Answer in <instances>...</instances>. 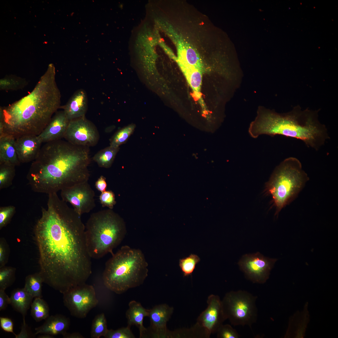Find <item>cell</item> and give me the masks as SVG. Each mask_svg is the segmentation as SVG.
Listing matches in <instances>:
<instances>
[{
    "label": "cell",
    "mask_w": 338,
    "mask_h": 338,
    "mask_svg": "<svg viewBox=\"0 0 338 338\" xmlns=\"http://www.w3.org/2000/svg\"><path fill=\"white\" fill-rule=\"evenodd\" d=\"M47 207L34 227L44 282L62 293L85 283L92 273L85 226L80 216L57 193L48 194Z\"/></svg>",
    "instance_id": "obj_1"
},
{
    "label": "cell",
    "mask_w": 338,
    "mask_h": 338,
    "mask_svg": "<svg viewBox=\"0 0 338 338\" xmlns=\"http://www.w3.org/2000/svg\"><path fill=\"white\" fill-rule=\"evenodd\" d=\"M91 161L89 147L59 140L44 144L27 176L35 192L48 194L88 181Z\"/></svg>",
    "instance_id": "obj_2"
},
{
    "label": "cell",
    "mask_w": 338,
    "mask_h": 338,
    "mask_svg": "<svg viewBox=\"0 0 338 338\" xmlns=\"http://www.w3.org/2000/svg\"><path fill=\"white\" fill-rule=\"evenodd\" d=\"M61 94L51 64L34 89L19 100L0 108V136H38L60 107Z\"/></svg>",
    "instance_id": "obj_3"
},
{
    "label": "cell",
    "mask_w": 338,
    "mask_h": 338,
    "mask_svg": "<svg viewBox=\"0 0 338 338\" xmlns=\"http://www.w3.org/2000/svg\"><path fill=\"white\" fill-rule=\"evenodd\" d=\"M318 110H302L299 106L282 114L260 108L250 125L248 133L253 138L263 135L295 138L317 151L330 138L326 126L318 119Z\"/></svg>",
    "instance_id": "obj_4"
},
{
    "label": "cell",
    "mask_w": 338,
    "mask_h": 338,
    "mask_svg": "<svg viewBox=\"0 0 338 338\" xmlns=\"http://www.w3.org/2000/svg\"><path fill=\"white\" fill-rule=\"evenodd\" d=\"M148 264L139 249L123 246L105 264L102 279L108 289L118 294L142 284L148 276Z\"/></svg>",
    "instance_id": "obj_5"
},
{
    "label": "cell",
    "mask_w": 338,
    "mask_h": 338,
    "mask_svg": "<svg viewBox=\"0 0 338 338\" xmlns=\"http://www.w3.org/2000/svg\"><path fill=\"white\" fill-rule=\"evenodd\" d=\"M126 232L123 219L112 209L101 210L92 214L85 225V234L89 253L98 259L113 249L124 239Z\"/></svg>",
    "instance_id": "obj_6"
},
{
    "label": "cell",
    "mask_w": 338,
    "mask_h": 338,
    "mask_svg": "<svg viewBox=\"0 0 338 338\" xmlns=\"http://www.w3.org/2000/svg\"><path fill=\"white\" fill-rule=\"evenodd\" d=\"M308 178L300 162L294 157L286 158L275 168L266 186L276 207L275 215L297 194Z\"/></svg>",
    "instance_id": "obj_7"
},
{
    "label": "cell",
    "mask_w": 338,
    "mask_h": 338,
    "mask_svg": "<svg viewBox=\"0 0 338 338\" xmlns=\"http://www.w3.org/2000/svg\"><path fill=\"white\" fill-rule=\"evenodd\" d=\"M257 297L243 290L231 291L222 300L226 320L234 326L247 325L251 328L258 318Z\"/></svg>",
    "instance_id": "obj_8"
},
{
    "label": "cell",
    "mask_w": 338,
    "mask_h": 338,
    "mask_svg": "<svg viewBox=\"0 0 338 338\" xmlns=\"http://www.w3.org/2000/svg\"><path fill=\"white\" fill-rule=\"evenodd\" d=\"M63 294L64 306L72 315L79 318L85 317L99 302L93 286L86 283L72 288Z\"/></svg>",
    "instance_id": "obj_9"
},
{
    "label": "cell",
    "mask_w": 338,
    "mask_h": 338,
    "mask_svg": "<svg viewBox=\"0 0 338 338\" xmlns=\"http://www.w3.org/2000/svg\"><path fill=\"white\" fill-rule=\"evenodd\" d=\"M64 138L74 145L89 147L97 145L100 135L95 125L85 116L69 121Z\"/></svg>",
    "instance_id": "obj_10"
},
{
    "label": "cell",
    "mask_w": 338,
    "mask_h": 338,
    "mask_svg": "<svg viewBox=\"0 0 338 338\" xmlns=\"http://www.w3.org/2000/svg\"><path fill=\"white\" fill-rule=\"evenodd\" d=\"M277 260L265 257L258 252L243 256L238 264L248 279L254 283L263 284L269 279Z\"/></svg>",
    "instance_id": "obj_11"
},
{
    "label": "cell",
    "mask_w": 338,
    "mask_h": 338,
    "mask_svg": "<svg viewBox=\"0 0 338 338\" xmlns=\"http://www.w3.org/2000/svg\"><path fill=\"white\" fill-rule=\"evenodd\" d=\"M60 195L61 199L70 203L80 216L90 212L96 206L95 192L88 181L63 189Z\"/></svg>",
    "instance_id": "obj_12"
},
{
    "label": "cell",
    "mask_w": 338,
    "mask_h": 338,
    "mask_svg": "<svg viewBox=\"0 0 338 338\" xmlns=\"http://www.w3.org/2000/svg\"><path fill=\"white\" fill-rule=\"evenodd\" d=\"M207 308L199 315L196 323L211 335L216 333L226 320L222 307V300L217 295H210L207 300Z\"/></svg>",
    "instance_id": "obj_13"
},
{
    "label": "cell",
    "mask_w": 338,
    "mask_h": 338,
    "mask_svg": "<svg viewBox=\"0 0 338 338\" xmlns=\"http://www.w3.org/2000/svg\"><path fill=\"white\" fill-rule=\"evenodd\" d=\"M174 309L166 304L155 305L149 309L148 317L150 325L145 338H170L171 331L167 328V323L173 313Z\"/></svg>",
    "instance_id": "obj_14"
},
{
    "label": "cell",
    "mask_w": 338,
    "mask_h": 338,
    "mask_svg": "<svg viewBox=\"0 0 338 338\" xmlns=\"http://www.w3.org/2000/svg\"><path fill=\"white\" fill-rule=\"evenodd\" d=\"M42 143L38 136L26 135L15 138V147L20 163L34 161L39 152Z\"/></svg>",
    "instance_id": "obj_15"
},
{
    "label": "cell",
    "mask_w": 338,
    "mask_h": 338,
    "mask_svg": "<svg viewBox=\"0 0 338 338\" xmlns=\"http://www.w3.org/2000/svg\"><path fill=\"white\" fill-rule=\"evenodd\" d=\"M69 121L63 110L56 112L45 128L38 136L42 143L64 138Z\"/></svg>",
    "instance_id": "obj_16"
},
{
    "label": "cell",
    "mask_w": 338,
    "mask_h": 338,
    "mask_svg": "<svg viewBox=\"0 0 338 338\" xmlns=\"http://www.w3.org/2000/svg\"><path fill=\"white\" fill-rule=\"evenodd\" d=\"M62 108L69 121L85 116L88 108L85 91L82 89L77 90Z\"/></svg>",
    "instance_id": "obj_17"
},
{
    "label": "cell",
    "mask_w": 338,
    "mask_h": 338,
    "mask_svg": "<svg viewBox=\"0 0 338 338\" xmlns=\"http://www.w3.org/2000/svg\"><path fill=\"white\" fill-rule=\"evenodd\" d=\"M70 325L69 319L63 315L56 314L49 316L42 325L35 328L34 334L63 335L67 332Z\"/></svg>",
    "instance_id": "obj_18"
},
{
    "label": "cell",
    "mask_w": 338,
    "mask_h": 338,
    "mask_svg": "<svg viewBox=\"0 0 338 338\" xmlns=\"http://www.w3.org/2000/svg\"><path fill=\"white\" fill-rule=\"evenodd\" d=\"M128 306L126 313L127 325L136 326L139 330L140 337L145 338L147 329L143 325V320L145 317H148L149 309L145 308L140 303L134 300L130 301Z\"/></svg>",
    "instance_id": "obj_19"
},
{
    "label": "cell",
    "mask_w": 338,
    "mask_h": 338,
    "mask_svg": "<svg viewBox=\"0 0 338 338\" xmlns=\"http://www.w3.org/2000/svg\"><path fill=\"white\" fill-rule=\"evenodd\" d=\"M15 146V138L4 135L0 137V164L16 166L20 165Z\"/></svg>",
    "instance_id": "obj_20"
},
{
    "label": "cell",
    "mask_w": 338,
    "mask_h": 338,
    "mask_svg": "<svg viewBox=\"0 0 338 338\" xmlns=\"http://www.w3.org/2000/svg\"><path fill=\"white\" fill-rule=\"evenodd\" d=\"M184 75L188 84L192 89L196 97L201 99L200 92L202 72L194 67L175 59Z\"/></svg>",
    "instance_id": "obj_21"
},
{
    "label": "cell",
    "mask_w": 338,
    "mask_h": 338,
    "mask_svg": "<svg viewBox=\"0 0 338 338\" xmlns=\"http://www.w3.org/2000/svg\"><path fill=\"white\" fill-rule=\"evenodd\" d=\"M10 297V304L15 311L22 314L23 319H25V316L31 306L33 298L24 288L13 289Z\"/></svg>",
    "instance_id": "obj_22"
},
{
    "label": "cell",
    "mask_w": 338,
    "mask_h": 338,
    "mask_svg": "<svg viewBox=\"0 0 338 338\" xmlns=\"http://www.w3.org/2000/svg\"><path fill=\"white\" fill-rule=\"evenodd\" d=\"M119 149V147L110 146L96 153L93 157L92 160L100 167L110 168Z\"/></svg>",
    "instance_id": "obj_23"
},
{
    "label": "cell",
    "mask_w": 338,
    "mask_h": 338,
    "mask_svg": "<svg viewBox=\"0 0 338 338\" xmlns=\"http://www.w3.org/2000/svg\"><path fill=\"white\" fill-rule=\"evenodd\" d=\"M43 282V279L39 273L30 274L26 277L23 288L33 298H42Z\"/></svg>",
    "instance_id": "obj_24"
},
{
    "label": "cell",
    "mask_w": 338,
    "mask_h": 338,
    "mask_svg": "<svg viewBox=\"0 0 338 338\" xmlns=\"http://www.w3.org/2000/svg\"><path fill=\"white\" fill-rule=\"evenodd\" d=\"M210 335L197 323L190 328L177 329L172 332V338H208Z\"/></svg>",
    "instance_id": "obj_25"
},
{
    "label": "cell",
    "mask_w": 338,
    "mask_h": 338,
    "mask_svg": "<svg viewBox=\"0 0 338 338\" xmlns=\"http://www.w3.org/2000/svg\"><path fill=\"white\" fill-rule=\"evenodd\" d=\"M41 298H34L31 306V315L37 322L45 320L49 316V305L47 303Z\"/></svg>",
    "instance_id": "obj_26"
},
{
    "label": "cell",
    "mask_w": 338,
    "mask_h": 338,
    "mask_svg": "<svg viewBox=\"0 0 338 338\" xmlns=\"http://www.w3.org/2000/svg\"><path fill=\"white\" fill-rule=\"evenodd\" d=\"M107 323L105 315L101 313L96 315L92 321L90 336L92 338H100L104 337L106 334Z\"/></svg>",
    "instance_id": "obj_27"
},
{
    "label": "cell",
    "mask_w": 338,
    "mask_h": 338,
    "mask_svg": "<svg viewBox=\"0 0 338 338\" xmlns=\"http://www.w3.org/2000/svg\"><path fill=\"white\" fill-rule=\"evenodd\" d=\"M27 84L26 80L14 76L4 77L0 79V90H16L23 88Z\"/></svg>",
    "instance_id": "obj_28"
},
{
    "label": "cell",
    "mask_w": 338,
    "mask_h": 338,
    "mask_svg": "<svg viewBox=\"0 0 338 338\" xmlns=\"http://www.w3.org/2000/svg\"><path fill=\"white\" fill-rule=\"evenodd\" d=\"M135 127L134 124H131L118 130L110 139V146L119 147L120 146L126 142L133 133Z\"/></svg>",
    "instance_id": "obj_29"
},
{
    "label": "cell",
    "mask_w": 338,
    "mask_h": 338,
    "mask_svg": "<svg viewBox=\"0 0 338 338\" xmlns=\"http://www.w3.org/2000/svg\"><path fill=\"white\" fill-rule=\"evenodd\" d=\"M200 261L199 257L194 254H191L187 257L180 259L179 265L183 276L192 275L197 264Z\"/></svg>",
    "instance_id": "obj_30"
},
{
    "label": "cell",
    "mask_w": 338,
    "mask_h": 338,
    "mask_svg": "<svg viewBox=\"0 0 338 338\" xmlns=\"http://www.w3.org/2000/svg\"><path fill=\"white\" fill-rule=\"evenodd\" d=\"M15 167L6 164H0V189L12 185L15 174Z\"/></svg>",
    "instance_id": "obj_31"
},
{
    "label": "cell",
    "mask_w": 338,
    "mask_h": 338,
    "mask_svg": "<svg viewBox=\"0 0 338 338\" xmlns=\"http://www.w3.org/2000/svg\"><path fill=\"white\" fill-rule=\"evenodd\" d=\"M15 269L10 267H2L0 270V289L5 290L10 286L15 279Z\"/></svg>",
    "instance_id": "obj_32"
},
{
    "label": "cell",
    "mask_w": 338,
    "mask_h": 338,
    "mask_svg": "<svg viewBox=\"0 0 338 338\" xmlns=\"http://www.w3.org/2000/svg\"><path fill=\"white\" fill-rule=\"evenodd\" d=\"M131 327L127 325L116 330H108L104 336L105 338H135V336L131 331Z\"/></svg>",
    "instance_id": "obj_33"
},
{
    "label": "cell",
    "mask_w": 338,
    "mask_h": 338,
    "mask_svg": "<svg viewBox=\"0 0 338 338\" xmlns=\"http://www.w3.org/2000/svg\"><path fill=\"white\" fill-rule=\"evenodd\" d=\"M16 211L13 206L1 207H0V228L6 226L9 222Z\"/></svg>",
    "instance_id": "obj_34"
},
{
    "label": "cell",
    "mask_w": 338,
    "mask_h": 338,
    "mask_svg": "<svg viewBox=\"0 0 338 338\" xmlns=\"http://www.w3.org/2000/svg\"><path fill=\"white\" fill-rule=\"evenodd\" d=\"M216 333L218 338H238L240 336L236 330L229 324L222 325Z\"/></svg>",
    "instance_id": "obj_35"
},
{
    "label": "cell",
    "mask_w": 338,
    "mask_h": 338,
    "mask_svg": "<svg viewBox=\"0 0 338 338\" xmlns=\"http://www.w3.org/2000/svg\"><path fill=\"white\" fill-rule=\"evenodd\" d=\"M99 199L102 207H107L110 209H112L116 203L115 194L111 191L102 192Z\"/></svg>",
    "instance_id": "obj_36"
},
{
    "label": "cell",
    "mask_w": 338,
    "mask_h": 338,
    "mask_svg": "<svg viewBox=\"0 0 338 338\" xmlns=\"http://www.w3.org/2000/svg\"><path fill=\"white\" fill-rule=\"evenodd\" d=\"M35 335L33 334L26 324L25 319H23L20 332L15 335V338H34Z\"/></svg>",
    "instance_id": "obj_37"
},
{
    "label": "cell",
    "mask_w": 338,
    "mask_h": 338,
    "mask_svg": "<svg viewBox=\"0 0 338 338\" xmlns=\"http://www.w3.org/2000/svg\"><path fill=\"white\" fill-rule=\"evenodd\" d=\"M0 325L1 329L4 331L13 333L14 335H16L13 332V323L11 319L0 317Z\"/></svg>",
    "instance_id": "obj_38"
},
{
    "label": "cell",
    "mask_w": 338,
    "mask_h": 338,
    "mask_svg": "<svg viewBox=\"0 0 338 338\" xmlns=\"http://www.w3.org/2000/svg\"><path fill=\"white\" fill-rule=\"evenodd\" d=\"M5 290L0 289V311L5 310L10 304V297L6 293Z\"/></svg>",
    "instance_id": "obj_39"
},
{
    "label": "cell",
    "mask_w": 338,
    "mask_h": 338,
    "mask_svg": "<svg viewBox=\"0 0 338 338\" xmlns=\"http://www.w3.org/2000/svg\"><path fill=\"white\" fill-rule=\"evenodd\" d=\"M96 188L101 193L106 191L107 184L105 178L103 176H101L95 183Z\"/></svg>",
    "instance_id": "obj_40"
},
{
    "label": "cell",
    "mask_w": 338,
    "mask_h": 338,
    "mask_svg": "<svg viewBox=\"0 0 338 338\" xmlns=\"http://www.w3.org/2000/svg\"><path fill=\"white\" fill-rule=\"evenodd\" d=\"M5 250L2 244L0 243V268L3 267L4 264V259L5 258Z\"/></svg>",
    "instance_id": "obj_41"
},
{
    "label": "cell",
    "mask_w": 338,
    "mask_h": 338,
    "mask_svg": "<svg viewBox=\"0 0 338 338\" xmlns=\"http://www.w3.org/2000/svg\"><path fill=\"white\" fill-rule=\"evenodd\" d=\"M64 338H84V337L78 332L68 333L66 332L63 335Z\"/></svg>",
    "instance_id": "obj_42"
},
{
    "label": "cell",
    "mask_w": 338,
    "mask_h": 338,
    "mask_svg": "<svg viewBox=\"0 0 338 338\" xmlns=\"http://www.w3.org/2000/svg\"><path fill=\"white\" fill-rule=\"evenodd\" d=\"M38 338H54V337L53 335H51L48 334H41L38 335L37 337Z\"/></svg>",
    "instance_id": "obj_43"
},
{
    "label": "cell",
    "mask_w": 338,
    "mask_h": 338,
    "mask_svg": "<svg viewBox=\"0 0 338 338\" xmlns=\"http://www.w3.org/2000/svg\"><path fill=\"white\" fill-rule=\"evenodd\" d=\"M147 39L149 41H152L153 40V38L151 36H149L148 37Z\"/></svg>",
    "instance_id": "obj_44"
}]
</instances>
